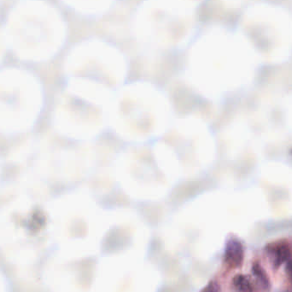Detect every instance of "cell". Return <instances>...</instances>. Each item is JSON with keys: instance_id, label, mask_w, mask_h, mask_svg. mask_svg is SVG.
Wrapping results in <instances>:
<instances>
[{"instance_id": "cell-11", "label": "cell", "mask_w": 292, "mask_h": 292, "mask_svg": "<svg viewBox=\"0 0 292 292\" xmlns=\"http://www.w3.org/2000/svg\"><path fill=\"white\" fill-rule=\"evenodd\" d=\"M233 284L240 292H251L252 288L250 286V282L242 275L237 276L233 280Z\"/></svg>"}, {"instance_id": "cell-9", "label": "cell", "mask_w": 292, "mask_h": 292, "mask_svg": "<svg viewBox=\"0 0 292 292\" xmlns=\"http://www.w3.org/2000/svg\"><path fill=\"white\" fill-rule=\"evenodd\" d=\"M116 3L111 0H93V1H70L67 2L72 8L80 14L88 17H99L111 10Z\"/></svg>"}, {"instance_id": "cell-13", "label": "cell", "mask_w": 292, "mask_h": 292, "mask_svg": "<svg viewBox=\"0 0 292 292\" xmlns=\"http://www.w3.org/2000/svg\"><path fill=\"white\" fill-rule=\"evenodd\" d=\"M0 292H10L7 279L1 272H0Z\"/></svg>"}, {"instance_id": "cell-10", "label": "cell", "mask_w": 292, "mask_h": 292, "mask_svg": "<svg viewBox=\"0 0 292 292\" xmlns=\"http://www.w3.org/2000/svg\"><path fill=\"white\" fill-rule=\"evenodd\" d=\"M243 257L244 249L241 243L237 239H231L226 248V260L233 267H238L241 264Z\"/></svg>"}, {"instance_id": "cell-15", "label": "cell", "mask_w": 292, "mask_h": 292, "mask_svg": "<svg viewBox=\"0 0 292 292\" xmlns=\"http://www.w3.org/2000/svg\"><path fill=\"white\" fill-rule=\"evenodd\" d=\"M204 292H218V287L216 284H210L208 289H206Z\"/></svg>"}, {"instance_id": "cell-6", "label": "cell", "mask_w": 292, "mask_h": 292, "mask_svg": "<svg viewBox=\"0 0 292 292\" xmlns=\"http://www.w3.org/2000/svg\"><path fill=\"white\" fill-rule=\"evenodd\" d=\"M114 161L121 181L128 186H164L181 177L177 159L161 140L126 145L115 157Z\"/></svg>"}, {"instance_id": "cell-12", "label": "cell", "mask_w": 292, "mask_h": 292, "mask_svg": "<svg viewBox=\"0 0 292 292\" xmlns=\"http://www.w3.org/2000/svg\"><path fill=\"white\" fill-rule=\"evenodd\" d=\"M290 256V252L289 250L286 246H281L278 249V253H277V261L279 263L284 262V261H288Z\"/></svg>"}, {"instance_id": "cell-14", "label": "cell", "mask_w": 292, "mask_h": 292, "mask_svg": "<svg viewBox=\"0 0 292 292\" xmlns=\"http://www.w3.org/2000/svg\"><path fill=\"white\" fill-rule=\"evenodd\" d=\"M254 272L256 273V275L258 277V278H261V280L262 281L264 284H268L267 277L265 275L263 270H261V267H259V266H255V267H254Z\"/></svg>"}, {"instance_id": "cell-16", "label": "cell", "mask_w": 292, "mask_h": 292, "mask_svg": "<svg viewBox=\"0 0 292 292\" xmlns=\"http://www.w3.org/2000/svg\"><path fill=\"white\" fill-rule=\"evenodd\" d=\"M288 271H289V274L292 278V261H289L288 262Z\"/></svg>"}, {"instance_id": "cell-3", "label": "cell", "mask_w": 292, "mask_h": 292, "mask_svg": "<svg viewBox=\"0 0 292 292\" xmlns=\"http://www.w3.org/2000/svg\"><path fill=\"white\" fill-rule=\"evenodd\" d=\"M201 1L148 0L135 10L132 34L143 48L156 52H173L188 46L199 29Z\"/></svg>"}, {"instance_id": "cell-4", "label": "cell", "mask_w": 292, "mask_h": 292, "mask_svg": "<svg viewBox=\"0 0 292 292\" xmlns=\"http://www.w3.org/2000/svg\"><path fill=\"white\" fill-rule=\"evenodd\" d=\"M50 237L49 208L36 200L20 197L0 207V250L13 263H34Z\"/></svg>"}, {"instance_id": "cell-1", "label": "cell", "mask_w": 292, "mask_h": 292, "mask_svg": "<svg viewBox=\"0 0 292 292\" xmlns=\"http://www.w3.org/2000/svg\"><path fill=\"white\" fill-rule=\"evenodd\" d=\"M244 38L222 25L199 29L186 47L184 77L200 96L222 100L245 86L247 50Z\"/></svg>"}, {"instance_id": "cell-2", "label": "cell", "mask_w": 292, "mask_h": 292, "mask_svg": "<svg viewBox=\"0 0 292 292\" xmlns=\"http://www.w3.org/2000/svg\"><path fill=\"white\" fill-rule=\"evenodd\" d=\"M174 120L169 96L147 81L126 83L114 94L110 102L109 130L126 145L161 139Z\"/></svg>"}, {"instance_id": "cell-7", "label": "cell", "mask_w": 292, "mask_h": 292, "mask_svg": "<svg viewBox=\"0 0 292 292\" xmlns=\"http://www.w3.org/2000/svg\"><path fill=\"white\" fill-rule=\"evenodd\" d=\"M159 140L174 153L181 176L204 172L216 160V136L210 125L201 118L186 116L174 120Z\"/></svg>"}, {"instance_id": "cell-8", "label": "cell", "mask_w": 292, "mask_h": 292, "mask_svg": "<svg viewBox=\"0 0 292 292\" xmlns=\"http://www.w3.org/2000/svg\"><path fill=\"white\" fill-rule=\"evenodd\" d=\"M111 99L65 87L56 110V125L68 138L92 142L109 130Z\"/></svg>"}, {"instance_id": "cell-5", "label": "cell", "mask_w": 292, "mask_h": 292, "mask_svg": "<svg viewBox=\"0 0 292 292\" xmlns=\"http://www.w3.org/2000/svg\"><path fill=\"white\" fill-rule=\"evenodd\" d=\"M128 71V60L121 49L101 38H89L68 53L66 84L114 96L126 84Z\"/></svg>"}]
</instances>
